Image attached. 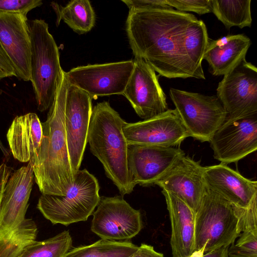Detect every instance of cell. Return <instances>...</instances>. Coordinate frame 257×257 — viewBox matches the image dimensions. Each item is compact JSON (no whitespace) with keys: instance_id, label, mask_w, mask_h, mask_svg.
Returning a JSON list of instances; mask_svg holds the SVG:
<instances>
[{"instance_id":"cell-1","label":"cell","mask_w":257,"mask_h":257,"mask_svg":"<svg viewBox=\"0 0 257 257\" xmlns=\"http://www.w3.org/2000/svg\"><path fill=\"white\" fill-rule=\"evenodd\" d=\"M197 20L174 9L129 11L126 31L135 57L162 76L200 79L184 48L187 29Z\"/></svg>"},{"instance_id":"cell-2","label":"cell","mask_w":257,"mask_h":257,"mask_svg":"<svg viewBox=\"0 0 257 257\" xmlns=\"http://www.w3.org/2000/svg\"><path fill=\"white\" fill-rule=\"evenodd\" d=\"M63 71L45 121L39 148L30 160L42 194L65 195L74 181L65 127L68 83Z\"/></svg>"},{"instance_id":"cell-3","label":"cell","mask_w":257,"mask_h":257,"mask_svg":"<svg viewBox=\"0 0 257 257\" xmlns=\"http://www.w3.org/2000/svg\"><path fill=\"white\" fill-rule=\"evenodd\" d=\"M124 121L108 102L98 103L92 110L87 136L91 152L122 195L132 193L136 186L128 168Z\"/></svg>"},{"instance_id":"cell-4","label":"cell","mask_w":257,"mask_h":257,"mask_svg":"<svg viewBox=\"0 0 257 257\" xmlns=\"http://www.w3.org/2000/svg\"><path fill=\"white\" fill-rule=\"evenodd\" d=\"M28 24L31 41L30 81L37 108L43 112L52 105L63 70L56 43L43 20Z\"/></svg>"},{"instance_id":"cell-5","label":"cell","mask_w":257,"mask_h":257,"mask_svg":"<svg viewBox=\"0 0 257 257\" xmlns=\"http://www.w3.org/2000/svg\"><path fill=\"white\" fill-rule=\"evenodd\" d=\"M240 234L235 206L207 188L195 213V245L191 257L229 247Z\"/></svg>"},{"instance_id":"cell-6","label":"cell","mask_w":257,"mask_h":257,"mask_svg":"<svg viewBox=\"0 0 257 257\" xmlns=\"http://www.w3.org/2000/svg\"><path fill=\"white\" fill-rule=\"evenodd\" d=\"M97 179L86 169L78 170L65 195L42 194L37 207L53 224L65 226L87 220L101 197Z\"/></svg>"},{"instance_id":"cell-7","label":"cell","mask_w":257,"mask_h":257,"mask_svg":"<svg viewBox=\"0 0 257 257\" xmlns=\"http://www.w3.org/2000/svg\"><path fill=\"white\" fill-rule=\"evenodd\" d=\"M170 96L189 137L210 142L227 113L216 95H205L171 88Z\"/></svg>"},{"instance_id":"cell-8","label":"cell","mask_w":257,"mask_h":257,"mask_svg":"<svg viewBox=\"0 0 257 257\" xmlns=\"http://www.w3.org/2000/svg\"><path fill=\"white\" fill-rule=\"evenodd\" d=\"M217 97L227 113L236 119L257 113V68L245 58L224 75Z\"/></svg>"},{"instance_id":"cell-9","label":"cell","mask_w":257,"mask_h":257,"mask_svg":"<svg viewBox=\"0 0 257 257\" xmlns=\"http://www.w3.org/2000/svg\"><path fill=\"white\" fill-rule=\"evenodd\" d=\"M134 66V60L73 68L65 72L68 84L86 92L92 99L122 94Z\"/></svg>"},{"instance_id":"cell-10","label":"cell","mask_w":257,"mask_h":257,"mask_svg":"<svg viewBox=\"0 0 257 257\" xmlns=\"http://www.w3.org/2000/svg\"><path fill=\"white\" fill-rule=\"evenodd\" d=\"M92 214L91 230L103 239L128 240L143 226L140 211L120 196L101 197Z\"/></svg>"},{"instance_id":"cell-11","label":"cell","mask_w":257,"mask_h":257,"mask_svg":"<svg viewBox=\"0 0 257 257\" xmlns=\"http://www.w3.org/2000/svg\"><path fill=\"white\" fill-rule=\"evenodd\" d=\"M214 158L227 165L236 162L257 149V113L226 118L210 141Z\"/></svg>"},{"instance_id":"cell-12","label":"cell","mask_w":257,"mask_h":257,"mask_svg":"<svg viewBox=\"0 0 257 257\" xmlns=\"http://www.w3.org/2000/svg\"><path fill=\"white\" fill-rule=\"evenodd\" d=\"M134 63L133 72L122 94L144 120L166 111V96L155 71L141 58L135 57Z\"/></svg>"},{"instance_id":"cell-13","label":"cell","mask_w":257,"mask_h":257,"mask_svg":"<svg viewBox=\"0 0 257 257\" xmlns=\"http://www.w3.org/2000/svg\"><path fill=\"white\" fill-rule=\"evenodd\" d=\"M184 155L177 147L128 145V168L135 185L155 184Z\"/></svg>"},{"instance_id":"cell-14","label":"cell","mask_w":257,"mask_h":257,"mask_svg":"<svg viewBox=\"0 0 257 257\" xmlns=\"http://www.w3.org/2000/svg\"><path fill=\"white\" fill-rule=\"evenodd\" d=\"M122 131L128 145L177 147L189 137L175 109L137 122L124 121Z\"/></svg>"},{"instance_id":"cell-15","label":"cell","mask_w":257,"mask_h":257,"mask_svg":"<svg viewBox=\"0 0 257 257\" xmlns=\"http://www.w3.org/2000/svg\"><path fill=\"white\" fill-rule=\"evenodd\" d=\"M91 100L86 92L68 83L65 127L70 161L74 175L79 170L87 143L92 110Z\"/></svg>"},{"instance_id":"cell-16","label":"cell","mask_w":257,"mask_h":257,"mask_svg":"<svg viewBox=\"0 0 257 257\" xmlns=\"http://www.w3.org/2000/svg\"><path fill=\"white\" fill-rule=\"evenodd\" d=\"M34 180V173L30 161L14 171L9 177L0 205V236L25 219Z\"/></svg>"},{"instance_id":"cell-17","label":"cell","mask_w":257,"mask_h":257,"mask_svg":"<svg viewBox=\"0 0 257 257\" xmlns=\"http://www.w3.org/2000/svg\"><path fill=\"white\" fill-rule=\"evenodd\" d=\"M204 172L199 162L184 155L155 184L178 197L196 213L207 188Z\"/></svg>"},{"instance_id":"cell-18","label":"cell","mask_w":257,"mask_h":257,"mask_svg":"<svg viewBox=\"0 0 257 257\" xmlns=\"http://www.w3.org/2000/svg\"><path fill=\"white\" fill-rule=\"evenodd\" d=\"M0 43L18 79L30 81L31 41L27 17L0 14Z\"/></svg>"},{"instance_id":"cell-19","label":"cell","mask_w":257,"mask_h":257,"mask_svg":"<svg viewBox=\"0 0 257 257\" xmlns=\"http://www.w3.org/2000/svg\"><path fill=\"white\" fill-rule=\"evenodd\" d=\"M207 188L234 206L246 208L257 199V182L243 177L227 165L204 167Z\"/></svg>"},{"instance_id":"cell-20","label":"cell","mask_w":257,"mask_h":257,"mask_svg":"<svg viewBox=\"0 0 257 257\" xmlns=\"http://www.w3.org/2000/svg\"><path fill=\"white\" fill-rule=\"evenodd\" d=\"M171 226L172 257H191L195 245V213L173 193L162 189Z\"/></svg>"},{"instance_id":"cell-21","label":"cell","mask_w":257,"mask_h":257,"mask_svg":"<svg viewBox=\"0 0 257 257\" xmlns=\"http://www.w3.org/2000/svg\"><path fill=\"white\" fill-rule=\"evenodd\" d=\"M42 122L35 113L16 116L7 134L10 149L14 158L29 162L39 148L42 139Z\"/></svg>"},{"instance_id":"cell-22","label":"cell","mask_w":257,"mask_h":257,"mask_svg":"<svg viewBox=\"0 0 257 257\" xmlns=\"http://www.w3.org/2000/svg\"><path fill=\"white\" fill-rule=\"evenodd\" d=\"M250 44V39L243 34L209 41L203 60L208 62L213 75H224L245 58Z\"/></svg>"},{"instance_id":"cell-23","label":"cell","mask_w":257,"mask_h":257,"mask_svg":"<svg viewBox=\"0 0 257 257\" xmlns=\"http://www.w3.org/2000/svg\"><path fill=\"white\" fill-rule=\"evenodd\" d=\"M51 6L57 16V25L63 20L78 34L89 32L95 24V16L88 0H73L65 7L52 2Z\"/></svg>"},{"instance_id":"cell-24","label":"cell","mask_w":257,"mask_h":257,"mask_svg":"<svg viewBox=\"0 0 257 257\" xmlns=\"http://www.w3.org/2000/svg\"><path fill=\"white\" fill-rule=\"evenodd\" d=\"M250 0H211V12L226 29L251 25Z\"/></svg>"},{"instance_id":"cell-25","label":"cell","mask_w":257,"mask_h":257,"mask_svg":"<svg viewBox=\"0 0 257 257\" xmlns=\"http://www.w3.org/2000/svg\"><path fill=\"white\" fill-rule=\"evenodd\" d=\"M38 229L32 219L25 218L18 226L0 236V257H18L36 240Z\"/></svg>"},{"instance_id":"cell-26","label":"cell","mask_w":257,"mask_h":257,"mask_svg":"<svg viewBox=\"0 0 257 257\" xmlns=\"http://www.w3.org/2000/svg\"><path fill=\"white\" fill-rule=\"evenodd\" d=\"M138 247L131 241L101 239L89 245L73 248L63 257H130Z\"/></svg>"},{"instance_id":"cell-27","label":"cell","mask_w":257,"mask_h":257,"mask_svg":"<svg viewBox=\"0 0 257 257\" xmlns=\"http://www.w3.org/2000/svg\"><path fill=\"white\" fill-rule=\"evenodd\" d=\"M208 42L206 27L202 21L197 20L188 26L185 34L184 48L201 79H205L202 61Z\"/></svg>"},{"instance_id":"cell-28","label":"cell","mask_w":257,"mask_h":257,"mask_svg":"<svg viewBox=\"0 0 257 257\" xmlns=\"http://www.w3.org/2000/svg\"><path fill=\"white\" fill-rule=\"evenodd\" d=\"M72 239L68 230H64L47 239L35 241L28 245L18 257H63L69 251Z\"/></svg>"},{"instance_id":"cell-29","label":"cell","mask_w":257,"mask_h":257,"mask_svg":"<svg viewBox=\"0 0 257 257\" xmlns=\"http://www.w3.org/2000/svg\"><path fill=\"white\" fill-rule=\"evenodd\" d=\"M227 253L228 257H257V230L241 232Z\"/></svg>"},{"instance_id":"cell-30","label":"cell","mask_w":257,"mask_h":257,"mask_svg":"<svg viewBox=\"0 0 257 257\" xmlns=\"http://www.w3.org/2000/svg\"><path fill=\"white\" fill-rule=\"evenodd\" d=\"M257 199L246 208L235 206L237 218V229L239 233L243 231L257 230Z\"/></svg>"},{"instance_id":"cell-31","label":"cell","mask_w":257,"mask_h":257,"mask_svg":"<svg viewBox=\"0 0 257 257\" xmlns=\"http://www.w3.org/2000/svg\"><path fill=\"white\" fill-rule=\"evenodd\" d=\"M42 4L41 0H0V14H19L27 17L31 10Z\"/></svg>"},{"instance_id":"cell-32","label":"cell","mask_w":257,"mask_h":257,"mask_svg":"<svg viewBox=\"0 0 257 257\" xmlns=\"http://www.w3.org/2000/svg\"><path fill=\"white\" fill-rule=\"evenodd\" d=\"M167 4L177 11L192 12L199 15L211 12V0H166Z\"/></svg>"},{"instance_id":"cell-33","label":"cell","mask_w":257,"mask_h":257,"mask_svg":"<svg viewBox=\"0 0 257 257\" xmlns=\"http://www.w3.org/2000/svg\"><path fill=\"white\" fill-rule=\"evenodd\" d=\"M128 8L129 11L155 9H172L166 0H122Z\"/></svg>"},{"instance_id":"cell-34","label":"cell","mask_w":257,"mask_h":257,"mask_svg":"<svg viewBox=\"0 0 257 257\" xmlns=\"http://www.w3.org/2000/svg\"><path fill=\"white\" fill-rule=\"evenodd\" d=\"M16 76L12 64L0 43V80L3 78Z\"/></svg>"},{"instance_id":"cell-35","label":"cell","mask_w":257,"mask_h":257,"mask_svg":"<svg viewBox=\"0 0 257 257\" xmlns=\"http://www.w3.org/2000/svg\"><path fill=\"white\" fill-rule=\"evenodd\" d=\"M130 257H164L162 253L156 251L152 245L142 243L138 250Z\"/></svg>"},{"instance_id":"cell-36","label":"cell","mask_w":257,"mask_h":257,"mask_svg":"<svg viewBox=\"0 0 257 257\" xmlns=\"http://www.w3.org/2000/svg\"><path fill=\"white\" fill-rule=\"evenodd\" d=\"M13 168L5 163L0 165V205L5 185L12 173Z\"/></svg>"},{"instance_id":"cell-37","label":"cell","mask_w":257,"mask_h":257,"mask_svg":"<svg viewBox=\"0 0 257 257\" xmlns=\"http://www.w3.org/2000/svg\"><path fill=\"white\" fill-rule=\"evenodd\" d=\"M228 247H222L208 253L194 257H228Z\"/></svg>"},{"instance_id":"cell-38","label":"cell","mask_w":257,"mask_h":257,"mask_svg":"<svg viewBox=\"0 0 257 257\" xmlns=\"http://www.w3.org/2000/svg\"><path fill=\"white\" fill-rule=\"evenodd\" d=\"M0 149L3 154H4L5 156L6 157H8L9 156V152L7 151V150L5 148V147L3 145L2 143L0 141Z\"/></svg>"}]
</instances>
